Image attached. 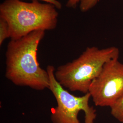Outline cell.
<instances>
[{
  "mask_svg": "<svg viewBox=\"0 0 123 123\" xmlns=\"http://www.w3.org/2000/svg\"><path fill=\"white\" fill-rule=\"evenodd\" d=\"M45 31L37 30L17 40H11L5 54V76L14 84L36 90L49 87L48 71L40 66L37 51Z\"/></svg>",
  "mask_w": 123,
  "mask_h": 123,
  "instance_id": "6da1fadb",
  "label": "cell"
},
{
  "mask_svg": "<svg viewBox=\"0 0 123 123\" xmlns=\"http://www.w3.org/2000/svg\"><path fill=\"white\" fill-rule=\"evenodd\" d=\"M58 17L54 5L37 0H5L0 5V18L8 23L11 40L19 39L34 31L54 30Z\"/></svg>",
  "mask_w": 123,
  "mask_h": 123,
  "instance_id": "7a4b0ae2",
  "label": "cell"
},
{
  "mask_svg": "<svg viewBox=\"0 0 123 123\" xmlns=\"http://www.w3.org/2000/svg\"><path fill=\"white\" fill-rule=\"evenodd\" d=\"M119 49L114 47L102 49L88 47L78 58L57 67L54 72L55 78L66 89L86 94L105 63L119 58Z\"/></svg>",
  "mask_w": 123,
  "mask_h": 123,
  "instance_id": "3957f363",
  "label": "cell"
},
{
  "mask_svg": "<svg viewBox=\"0 0 123 123\" xmlns=\"http://www.w3.org/2000/svg\"><path fill=\"white\" fill-rule=\"evenodd\" d=\"M46 69L49 78V89L57 104L52 111L53 123H94L97 114L96 110L89 105L90 93L81 97L72 94L57 82L54 66L49 65Z\"/></svg>",
  "mask_w": 123,
  "mask_h": 123,
  "instance_id": "277c9868",
  "label": "cell"
},
{
  "mask_svg": "<svg viewBox=\"0 0 123 123\" xmlns=\"http://www.w3.org/2000/svg\"><path fill=\"white\" fill-rule=\"evenodd\" d=\"M118 58L105 63L90 86L88 92L97 106L110 108L123 95V64Z\"/></svg>",
  "mask_w": 123,
  "mask_h": 123,
  "instance_id": "5b68a950",
  "label": "cell"
},
{
  "mask_svg": "<svg viewBox=\"0 0 123 123\" xmlns=\"http://www.w3.org/2000/svg\"><path fill=\"white\" fill-rule=\"evenodd\" d=\"M111 114L120 122L123 123V95L110 107Z\"/></svg>",
  "mask_w": 123,
  "mask_h": 123,
  "instance_id": "8992f818",
  "label": "cell"
},
{
  "mask_svg": "<svg viewBox=\"0 0 123 123\" xmlns=\"http://www.w3.org/2000/svg\"><path fill=\"white\" fill-rule=\"evenodd\" d=\"M10 37L9 25L7 22L0 18V45L3 44L5 40Z\"/></svg>",
  "mask_w": 123,
  "mask_h": 123,
  "instance_id": "52a82bcc",
  "label": "cell"
},
{
  "mask_svg": "<svg viewBox=\"0 0 123 123\" xmlns=\"http://www.w3.org/2000/svg\"><path fill=\"white\" fill-rule=\"evenodd\" d=\"M99 0H80V9L82 12H87L93 7Z\"/></svg>",
  "mask_w": 123,
  "mask_h": 123,
  "instance_id": "ba28073f",
  "label": "cell"
},
{
  "mask_svg": "<svg viewBox=\"0 0 123 123\" xmlns=\"http://www.w3.org/2000/svg\"><path fill=\"white\" fill-rule=\"evenodd\" d=\"M31 0L32 1H33V0L43 1L46 3H48L54 5L57 9H61L62 7V5L61 3V2H60L57 0Z\"/></svg>",
  "mask_w": 123,
  "mask_h": 123,
  "instance_id": "9c48e42d",
  "label": "cell"
},
{
  "mask_svg": "<svg viewBox=\"0 0 123 123\" xmlns=\"http://www.w3.org/2000/svg\"><path fill=\"white\" fill-rule=\"evenodd\" d=\"M80 0H68L66 4V6L69 8H76Z\"/></svg>",
  "mask_w": 123,
  "mask_h": 123,
  "instance_id": "30bf717a",
  "label": "cell"
}]
</instances>
